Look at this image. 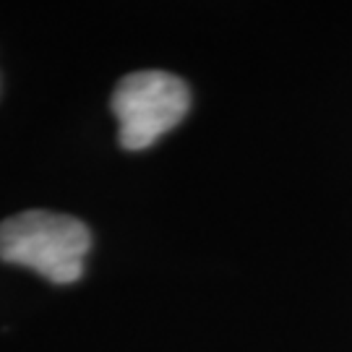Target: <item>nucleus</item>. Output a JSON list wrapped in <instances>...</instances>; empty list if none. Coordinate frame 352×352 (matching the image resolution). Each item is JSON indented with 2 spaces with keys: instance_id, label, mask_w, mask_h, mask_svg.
<instances>
[{
  "instance_id": "nucleus-2",
  "label": "nucleus",
  "mask_w": 352,
  "mask_h": 352,
  "mask_svg": "<svg viewBox=\"0 0 352 352\" xmlns=\"http://www.w3.org/2000/svg\"><path fill=\"white\" fill-rule=\"evenodd\" d=\"M110 107L120 126V146L141 151L186 118L190 91L186 81L167 71H136L120 78Z\"/></svg>"
},
{
  "instance_id": "nucleus-1",
  "label": "nucleus",
  "mask_w": 352,
  "mask_h": 352,
  "mask_svg": "<svg viewBox=\"0 0 352 352\" xmlns=\"http://www.w3.org/2000/svg\"><path fill=\"white\" fill-rule=\"evenodd\" d=\"M89 248V227L71 214L34 209L0 222V258L29 266L55 285H71L84 274Z\"/></svg>"
}]
</instances>
